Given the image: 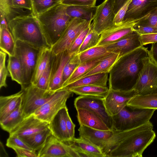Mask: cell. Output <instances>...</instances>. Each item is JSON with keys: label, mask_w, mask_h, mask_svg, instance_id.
<instances>
[{"label": "cell", "mask_w": 157, "mask_h": 157, "mask_svg": "<svg viewBox=\"0 0 157 157\" xmlns=\"http://www.w3.org/2000/svg\"><path fill=\"white\" fill-rule=\"evenodd\" d=\"M149 55V51L142 46L121 56L109 73V88L121 90L132 89L143 68V59Z\"/></svg>", "instance_id": "6da1fadb"}, {"label": "cell", "mask_w": 157, "mask_h": 157, "mask_svg": "<svg viewBox=\"0 0 157 157\" xmlns=\"http://www.w3.org/2000/svg\"><path fill=\"white\" fill-rule=\"evenodd\" d=\"M8 25L16 41L25 42L40 49L50 47L37 19L31 14L17 16L9 21Z\"/></svg>", "instance_id": "7a4b0ae2"}, {"label": "cell", "mask_w": 157, "mask_h": 157, "mask_svg": "<svg viewBox=\"0 0 157 157\" xmlns=\"http://www.w3.org/2000/svg\"><path fill=\"white\" fill-rule=\"evenodd\" d=\"M66 6L59 3L36 16L50 47L58 40L72 19L66 13Z\"/></svg>", "instance_id": "3957f363"}, {"label": "cell", "mask_w": 157, "mask_h": 157, "mask_svg": "<svg viewBox=\"0 0 157 157\" xmlns=\"http://www.w3.org/2000/svg\"><path fill=\"white\" fill-rule=\"evenodd\" d=\"M155 137L153 128L137 132L122 141L107 157H142L144 151L153 142Z\"/></svg>", "instance_id": "277c9868"}, {"label": "cell", "mask_w": 157, "mask_h": 157, "mask_svg": "<svg viewBox=\"0 0 157 157\" xmlns=\"http://www.w3.org/2000/svg\"><path fill=\"white\" fill-rule=\"evenodd\" d=\"M127 105L117 114L112 116L113 128L117 131L134 128L150 121L155 109H134L130 110Z\"/></svg>", "instance_id": "5b68a950"}, {"label": "cell", "mask_w": 157, "mask_h": 157, "mask_svg": "<svg viewBox=\"0 0 157 157\" xmlns=\"http://www.w3.org/2000/svg\"><path fill=\"white\" fill-rule=\"evenodd\" d=\"M15 54L21 64L23 73V85L21 90L31 84V81L41 49L20 40L16 41Z\"/></svg>", "instance_id": "8992f818"}, {"label": "cell", "mask_w": 157, "mask_h": 157, "mask_svg": "<svg viewBox=\"0 0 157 157\" xmlns=\"http://www.w3.org/2000/svg\"><path fill=\"white\" fill-rule=\"evenodd\" d=\"M143 67L132 89L137 94L157 92V63L150 55L143 59Z\"/></svg>", "instance_id": "52a82bcc"}, {"label": "cell", "mask_w": 157, "mask_h": 157, "mask_svg": "<svg viewBox=\"0 0 157 157\" xmlns=\"http://www.w3.org/2000/svg\"><path fill=\"white\" fill-rule=\"evenodd\" d=\"M22 90L21 106L24 118L33 114L56 92L42 90L31 84Z\"/></svg>", "instance_id": "ba28073f"}, {"label": "cell", "mask_w": 157, "mask_h": 157, "mask_svg": "<svg viewBox=\"0 0 157 157\" xmlns=\"http://www.w3.org/2000/svg\"><path fill=\"white\" fill-rule=\"evenodd\" d=\"M91 22L78 18L72 19L58 40L51 47L52 54L56 55L68 50L78 36Z\"/></svg>", "instance_id": "9c48e42d"}, {"label": "cell", "mask_w": 157, "mask_h": 157, "mask_svg": "<svg viewBox=\"0 0 157 157\" xmlns=\"http://www.w3.org/2000/svg\"><path fill=\"white\" fill-rule=\"evenodd\" d=\"M72 93L64 90L56 91L52 97L33 114L37 118L49 123L60 110L67 106V100Z\"/></svg>", "instance_id": "30bf717a"}, {"label": "cell", "mask_w": 157, "mask_h": 157, "mask_svg": "<svg viewBox=\"0 0 157 157\" xmlns=\"http://www.w3.org/2000/svg\"><path fill=\"white\" fill-rule=\"evenodd\" d=\"M104 98L90 96L80 95L74 101L76 109L90 110L98 114L110 129H114L112 116L106 109Z\"/></svg>", "instance_id": "8fae6325"}, {"label": "cell", "mask_w": 157, "mask_h": 157, "mask_svg": "<svg viewBox=\"0 0 157 157\" xmlns=\"http://www.w3.org/2000/svg\"><path fill=\"white\" fill-rule=\"evenodd\" d=\"M114 5V0H105L97 6L92 25L93 29L100 35L115 25Z\"/></svg>", "instance_id": "7c38bea8"}, {"label": "cell", "mask_w": 157, "mask_h": 157, "mask_svg": "<svg viewBox=\"0 0 157 157\" xmlns=\"http://www.w3.org/2000/svg\"><path fill=\"white\" fill-rule=\"evenodd\" d=\"M38 154V157H79L67 141H61L52 134L48 137Z\"/></svg>", "instance_id": "4fadbf2b"}, {"label": "cell", "mask_w": 157, "mask_h": 157, "mask_svg": "<svg viewBox=\"0 0 157 157\" xmlns=\"http://www.w3.org/2000/svg\"><path fill=\"white\" fill-rule=\"evenodd\" d=\"M73 55L68 50L56 55L52 53L51 74L48 90L56 92L59 90L63 86L64 68Z\"/></svg>", "instance_id": "5bb4252c"}, {"label": "cell", "mask_w": 157, "mask_h": 157, "mask_svg": "<svg viewBox=\"0 0 157 157\" xmlns=\"http://www.w3.org/2000/svg\"><path fill=\"white\" fill-rule=\"evenodd\" d=\"M137 94L133 89L121 90L109 88V92L104 99L109 115L112 116L117 114L127 105L130 99Z\"/></svg>", "instance_id": "9a60e30c"}, {"label": "cell", "mask_w": 157, "mask_h": 157, "mask_svg": "<svg viewBox=\"0 0 157 157\" xmlns=\"http://www.w3.org/2000/svg\"><path fill=\"white\" fill-rule=\"evenodd\" d=\"M157 8V0H132L122 23L138 22Z\"/></svg>", "instance_id": "2e32d148"}, {"label": "cell", "mask_w": 157, "mask_h": 157, "mask_svg": "<svg viewBox=\"0 0 157 157\" xmlns=\"http://www.w3.org/2000/svg\"><path fill=\"white\" fill-rule=\"evenodd\" d=\"M140 36L133 30L117 41L104 46L108 52L118 54L121 56L142 46Z\"/></svg>", "instance_id": "e0dca14e"}, {"label": "cell", "mask_w": 157, "mask_h": 157, "mask_svg": "<svg viewBox=\"0 0 157 157\" xmlns=\"http://www.w3.org/2000/svg\"><path fill=\"white\" fill-rule=\"evenodd\" d=\"M137 23L133 21L114 25L100 34L97 46H105L117 41L132 31L133 26Z\"/></svg>", "instance_id": "ac0fdd59"}, {"label": "cell", "mask_w": 157, "mask_h": 157, "mask_svg": "<svg viewBox=\"0 0 157 157\" xmlns=\"http://www.w3.org/2000/svg\"><path fill=\"white\" fill-rule=\"evenodd\" d=\"M49 126V123L41 120L32 114L25 118L9 134L19 137L25 136L48 128Z\"/></svg>", "instance_id": "d6986e66"}, {"label": "cell", "mask_w": 157, "mask_h": 157, "mask_svg": "<svg viewBox=\"0 0 157 157\" xmlns=\"http://www.w3.org/2000/svg\"><path fill=\"white\" fill-rule=\"evenodd\" d=\"M78 131L80 138L101 149L113 136L116 130H101L84 125H80Z\"/></svg>", "instance_id": "ffe728a7"}, {"label": "cell", "mask_w": 157, "mask_h": 157, "mask_svg": "<svg viewBox=\"0 0 157 157\" xmlns=\"http://www.w3.org/2000/svg\"><path fill=\"white\" fill-rule=\"evenodd\" d=\"M150 128H153V125L149 121L144 124L132 129L121 131L116 130L101 149L105 157H107L110 152L126 138L138 132Z\"/></svg>", "instance_id": "44dd1931"}, {"label": "cell", "mask_w": 157, "mask_h": 157, "mask_svg": "<svg viewBox=\"0 0 157 157\" xmlns=\"http://www.w3.org/2000/svg\"><path fill=\"white\" fill-rule=\"evenodd\" d=\"M68 113L67 106L62 108L49 123V128L52 134L59 139L64 141L70 140L66 125V117Z\"/></svg>", "instance_id": "7402d4cb"}, {"label": "cell", "mask_w": 157, "mask_h": 157, "mask_svg": "<svg viewBox=\"0 0 157 157\" xmlns=\"http://www.w3.org/2000/svg\"><path fill=\"white\" fill-rule=\"evenodd\" d=\"M67 142L79 157H105L99 147L80 137H74Z\"/></svg>", "instance_id": "603a6c76"}, {"label": "cell", "mask_w": 157, "mask_h": 157, "mask_svg": "<svg viewBox=\"0 0 157 157\" xmlns=\"http://www.w3.org/2000/svg\"><path fill=\"white\" fill-rule=\"evenodd\" d=\"M77 117L80 125L104 130H110L101 117L94 112L86 109H76Z\"/></svg>", "instance_id": "cb8c5ba5"}, {"label": "cell", "mask_w": 157, "mask_h": 157, "mask_svg": "<svg viewBox=\"0 0 157 157\" xmlns=\"http://www.w3.org/2000/svg\"><path fill=\"white\" fill-rule=\"evenodd\" d=\"M108 74L101 73L88 75L63 86L59 90H69L76 87L90 85L107 87Z\"/></svg>", "instance_id": "d4e9b609"}, {"label": "cell", "mask_w": 157, "mask_h": 157, "mask_svg": "<svg viewBox=\"0 0 157 157\" xmlns=\"http://www.w3.org/2000/svg\"><path fill=\"white\" fill-rule=\"evenodd\" d=\"M22 90L10 96L0 97V121L7 117L22 103Z\"/></svg>", "instance_id": "484cf974"}, {"label": "cell", "mask_w": 157, "mask_h": 157, "mask_svg": "<svg viewBox=\"0 0 157 157\" xmlns=\"http://www.w3.org/2000/svg\"><path fill=\"white\" fill-rule=\"evenodd\" d=\"M127 106L134 109H157V92L144 95L137 94L128 102Z\"/></svg>", "instance_id": "4316f807"}, {"label": "cell", "mask_w": 157, "mask_h": 157, "mask_svg": "<svg viewBox=\"0 0 157 157\" xmlns=\"http://www.w3.org/2000/svg\"><path fill=\"white\" fill-rule=\"evenodd\" d=\"M52 134V132L48 128L30 135L19 137L38 154L44 145L48 137Z\"/></svg>", "instance_id": "83f0119b"}, {"label": "cell", "mask_w": 157, "mask_h": 157, "mask_svg": "<svg viewBox=\"0 0 157 157\" xmlns=\"http://www.w3.org/2000/svg\"><path fill=\"white\" fill-rule=\"evenodd\" d=\"M97 6L66 5L67 14L72 19L78 18L92 21Z\"/></svg>", "instance_id": "f1b7e54d"}, {"label": "cell", "mask_w": 157, "mask_h": 157, "mask_svg": "<svg viewBox=\"0 0 157 157\" xmlns=\"http://www.w3.org/2000/svg\"><path fill=\"white\" fill-rule=\"evenodd\" d=\"M16 41L8 27H0V48L1 50L8 56L15 55Z\"/></svg>", "instance_id": "f546056e"}, {"label": "cell", "mask_w": 157, "mask_h": 157, "mask_svg": "<svg viewBox=\"0 0 157 157\" xmlns=\"http://www.w3.org/2000/svg\"><path fill=\"white\" fill-rule=\"evenodd\" d=\"M52 54L51 47L41 49L35 71L31 81V84L35 85L41 75L47 67Z\"/></svg>", "instance_id": "4dcf8cb0"}, {"label": "cell", "mask_w": 157, "mask_h": 157, "mask_svg": "<svg viewBox=\"0 0 157 157\" xmlns=\"http://www.w3.org/2000/svg\"><path fill=\"white\" fill-rule=\"evenodd\" d=\"M109 54L81 63L71 76L64 82L62 87L79 79L95 67Z\"/></svg>", "instance_id": "1f68e13d"}, {"label": "cell", "mask_w": 157, "mask_h": 157, "mask_svg": "<svg viewBox=\"0 0 157 157\" xmlns=\"http://www.w3.org/2000/svg\"><path fill=\"white\" fill-rule=\"evenodd\" d=\"M121 57L118 54L111 53L95 67L79 79L93 74L101 73L109 74L114 65Z\"/></svg>", "instance_id": "d6a6232c"}, {"label": "cell", "mask_w": 157, "mask_h": 157, "mask_svg": "<svg viewBox=\"0 0 157 157\" xmlns=\"http://www.w3.org/2000/svg\"><path fill=\"white\" fill-rule=\"evenodd\" d=\"M7 68L12 80L19 84L21 88L23 85V73L20 61L15 54L14 56H8Z\"/></svg>", "instance_id": "836d02e7"}, {"label": "cell", "mask_w": 157, "mask_h": 157, "mask_svg": "<svg viewBox=\"0 0 157 157\" xmlns=\"http://www.w3.org/2000/svg\"><path fill=\"white\" fill-rule=\"evenodd\" d=\"M109 90V87L90 85L76 87L69 91L77 94L90 96L104 98Z\"/></svg>", "instance_id": "e575fe53"}, {"label": "cell", "mask_w": 157, "mask_h": 157, "mask_svg": "<svg viewBox=\"0 0 157 157\" xmlns=\"http://www.w3.org/2000/svg\"><path fill=\"white\" fill-rule=\"evenodd\" d=\"M24 118L21 104L6 118L0 121L1 127L10 133L19 125Z\"/></svg>", "instance_id": "d590c367"}, {"label": "cell", "mask_w": 157, "mask_h": 157, "mask_svg": "<svg viewBox=\"0 0 157 157\" xmlns=\"http://www.w3.org/2000/svg\"><path fill=\"white\" fill-rule=\"evenodd\" d=\"M0 12L5 16L8 22L17 16L29 14L23 9H17L12 6V0H0Z\"/></svg>", "instance_id": "8d00e7d4"}, {"label": "cell", "mask_w": 157, "mask_h": 157, "mask_svg": "<svg viewBox=\"0 0 157 157\" xmlns=\"http://www.w3.org/2000/svg\"><path fill=\"white\" fill-rule=\"evenodd\" d=\"M111 53L104 46H96L78 54L81 63L97 59Z\"/></svg>", "instance_id": "74e56055"}, {"label": "cell", "mask_w": 157, "mask_h": 157, "mask_svg": "<svg viewBox=\"0 0 157 157\" xmlns=\"http://www.w3.org/2000/svg\"><path fill=\"white\" fill-rule=\"evenodd\" d=\"M33 11L31 14L36 17L42 13L59 2L58 0H32Z\"/></svg>", "instance_id": "f35d334b"}, {"label": "cell", "mask_w": 157, "mask_h": 157, "mask_svg": "<svg viewBox=\"0 0 157 157\" xmlns=\"http://www.w3.org/2000/svg\"><path fill=\"white\" fill-rule=\"evenodd\" d=\"M100 36V35L93 29L91 23L90 29L80 47L78 53H80L87 49L96 46L99 41Z\"/></svg>", "instance_id": "ab89813d"}, {"label": "cell", "mask_w": 157, "mask_h": 157, "mask_svg": "<svg viewBox=\"0 0 157 157\" xmlns=\"http://www.w3.org/2000/svg\"><path fill=\"white\" fill-rule=\"evenodd\" d=\"M81 63L78 53L74 54L71 57L64 68L63 75V83Z\"/></svg>", "instance_id": "60d3db41"}, {"label": "cell", "mask_w": 157, "mask_h": 157, "mask_svg": "<svg viewBox=\"0 0 157 157\" xmlns=\"http://www.w3.org/2000/svg\"><path fill=\"white\" fill-rule=\"evenodd\" d=\"M51 59L52 55L47 67L41 75L36 84L34 86L39 88L45 90H48L51 74Z\"/></svg>", "instance_id": "b9f144b4"}, {"label": "cell", "mask_w": 157, "mask_h": 157, "mask_svg": "<svg viewBox=\"0 0 157 157\" xmlns=\"http://www.w3.org/2000/svg\"><path fill=\"white\" fill-rule=\"evenodd\" d=\"M6 54L0 50V88L7 86L6 80L9 71L6 65Z\"/></svg>", "instance_id": "7bdbcfd3"}, {"label": "cell", "mask_w": 157, "mask_h": 157, "mask_svg": "<svg viewBox=\"0 0 157 157\" xmlns=\"http://www.w3.org/2000/svg\"><path fill=\"white\" fill-rule=\"evenodd\" d=\"M91 25L83 30L75 39L68 50L70 53L73 54L78 53L79 48L90 29Z\"/></svg>", "instance_id": "ee69618b"}, {"label": "cell", "mask_w": 157, "mask_h": 157, "mask_svg": "<svg viewBox=\"0 0 157 157\" xmlns=\"http://www.w3.org/2000/svg\"><path fill=\"white\" fill-rule=\"evenodd\" d=\"M6 145L12 149L15 147L21 148L34 151L19 137L15 135H10L7 140Z\"/></svg>", "instance_id": "f6af8a7d"}, {"label": "cell", "mask_w": 157, "mask_h": 157, "mask_svg": "<svg viewBox=\"0 0 157 157\" xmlns=\"http://www.w3.org/2000/svg\"><path fill=\"white\" fill-rule=\"evenodd\" d=\"M133 30L140 35L157 33V29L153 27L138 23L132 27Z\"/></svg>", "instance_id": "bcb514c9"}, {"label": "cell", "mask_w": 157, "mask_h": 157, "mask_svg": "<svg viewBox=\"0 0 157 157\" xmlns=\"http://www.w3.org/2000/svg\"><path fill=\"white\" fill-rule=\"evenodd\" d=\"M132 0H127L116 13L114 20V23L115 25L122 23L128 6Z\"/></svg>", "instance_id": "7dc6e473"}, {"label": "cell", "mask_w": 157, "mask_h": 157, "mask_svg": "<svg viewBox=\"0 0 157 157\" xmlns=\"http://www.w3.org/2000/svg\"><path fill=\"white\" fill-rule=\"evenodd\" d=\"M138 23L149 25L157 29V8Z\"/></svg>", "instance_id": "c3c4849f"}, {"label": "cell", "mask_w": 157, "mask_h": 157, "mask_svg": "<svg viewBox=\"0 0 157 157\" xmlns=\"http://www.w3.org/2000/svg\"><path fill=\"white\" fill-rule=\"evenodd\" d=\"M12 6L17 9L29 10L31 13L33 11L32 0H12Z\"/></svg>", "instance_id": "681fc988"}, {"label": "cell", "mask_w": 157, "mask_h": 157, "mask_svg": "<svg viewBox=\"0 0 157 157\" xmlns=\"http://www.w3.org/2000/svg\"><path fill=\"white\" fill-rule=\"evenodd\" d=\"M97 0H63L61 3L66 5L95 6Z\"/></svg>", "instance_id": "f907efd6"}, {"label": "cell", "mask_w": 157, "mask_h": 157, "mask_svg": "<svg viewBox=\"0 0 157 157\" xmlns=\"http://www.w3.org/2000/svg\"><path fill=\"white\" fill-rule=\"evenodd\" d=\"M13 149L16 153L18 157H38L36 152L27 149L15 147Z\"/></svg>", "instance_id": "816d5d0a"}, {"label": "cell", "mask_w": 157, "mask_h": 157, "mask_svg": "<svg viewBox=\"0 0 157 157\" xmlns=\"http://www.w3.org/2000/svg\"><path fill=\"white\" fill-rule=\"evenodd\" d=\"M140 40L142 46L157 42V33L140 35Z\"/></svg>", "instance_id": "f5cc1de1"}, {"label": "cell", "mask_w": 157, "mask_h": 157, "mask_svg": "<svg viewBox=\"0 0 157 157\" xmlns=\"http://www.w3.org/2000/svg\"><path fill=\"white\" fill-rule=\"evenodd\" d=\"M66 125L67 130L71 140L75 137V125L72 121L68 113L67 114L66 117Z\"/></svg>", "instance_id": "db71d44e"}, {"label": "cell", "mask_w": 157, "mask_h": 157, "mask_svg": "<svg viewBox=\"0 0 157 157\" xmlns=\"http://www.w3.org/2000/svg\"><path fill=\"white\" fill-rule=\"evenodd\" d=\"M149 53L153 59L157 63V42L151 44Z\"/></svg>", "instance_id": "11a10c76"}, {"label": "cell", "mask_w": 157, "mask_h": 157, "mask_svg": "<svg viewBox=\"0 0 157 157\" xmlns=\"http://www.w3.org/2000/svg\"><path fill=\"white\" fill-rule=\"evenodd\" d=\"M127 0H114V10L115 14Z\"/></svg>", "instance_id": "9f6ffc18"}, {"label": "cell", "mask_w": 157, "mask_h": 157, "mask_svg": "<svg viewBox=\"0 0 157 157\" xmlns=\"http://www.w3.org/2000/svg\"><path fill=\"white\" fill-rule=\"evenodd\" d=\"M0 24L1 27H9L8 22L5 15L2 13L0 12Z\"/></svg>", "instance_id": "6f0895ef"}, {"label": "cell", "mask_w": 157, "mask_h": 157, "mask_svg": "<svg viewBox=\"0 0 157 157\" xmlns=\"http://www.w3.org/2000/svg\"><path fill=\"white\" fill-rule=\"evenodd\" d=\"M0 156L1 157H8V155L6 153L4 146L1 142H0Z\"/></svg>", "instance_id": "680465c9"}, {"label": "cell", "mask_w": 157, "mask_h": 157, "mask_svg": "<svg viewBox=\"0 0 157 157\" xmlns=\"http://www.w3.org/2000/svg\"><path fill=\"white\" fill-rule=\"evenodd\" d=\"M59 1V3H61L62 2V1L63 0H58Z\"/></svg>", "instance_id": "91938a15"}]
</instances>
